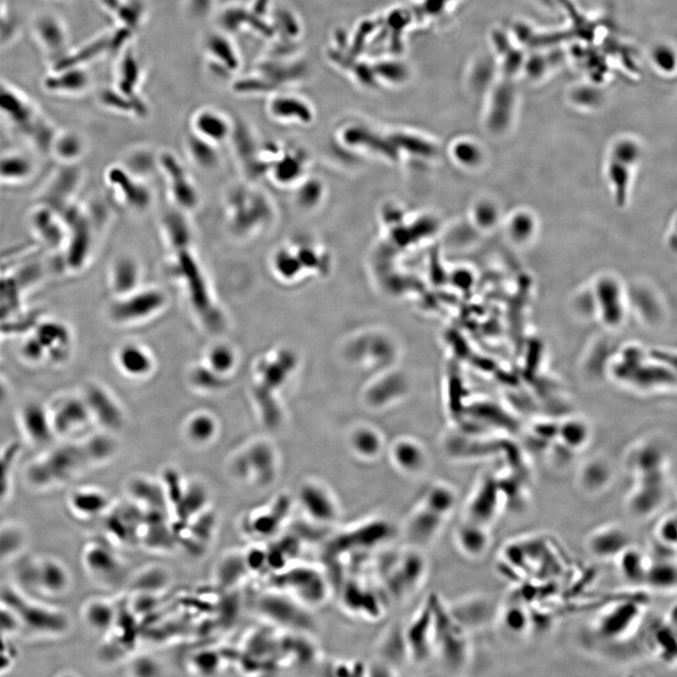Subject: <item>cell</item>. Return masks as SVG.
I'll use <instances>...</instances> for the list:
<instances>
[{"instance_id": "obj_2", "label": "cell", "mask_w": 677, "mask_h": 677, "mask_svg": "<svg viewBox=\"0 0 677 677\" xmlns=\"http://www.w3.org/2000/svg\"><path fill=\"white\" fill-rule=\"evenodd\" d=\"M92 466L81 441L69 440L62 444H52L33 459L26 468L25 480L31 489L46 491L62 487Z\"/></svg>"}, {"instance_id": "obj_46", "label": "cell", "mask_w": 677, "mask_h": 677, "mask_svg": "<svg viewBox=\"0 0 677 677\" xmlns=\"http://www.w3.org/2000/svg\"><path fill=\"white\" fill-rule=\"evenodd\" d=\"M55 151L60 159L74 161L83 153V142L75 134H62L55 143Z\"/></svg>"}, {"instance_id": "obj_16", "label": "cell", "mask_w": 677, "mask_h": 677, "mask_svg": "<svg viewBox=\"0 0 677 677\" xmlns=\"http://www.w3.org/2000/svg\"><path fill=\"white\" fill-rule=\"evenodd\" d=\"M632 544L626 529L618 524H607L590 533L586 540L587 550L603 561H615L618 555Z\"/></svg>"}, {"instance_id": "obj_1", "label": "cell", "mask_w": 677, "mask_h": 677, "mask_svg": "<svg viewBox=\"0 0 677 677\" xmlns=\"http://www.w3.org/2000/svg\"><path fill=\"white\" fill-rule=\"evenodd\" d=\"M0 604L12 616L17 631L38 638H59L70 629V619L54 604L30 596L13 583L0 591Z\"/></svg>"}, {"instance_id": "obj_52", "label": "cell", "mask_w": 677, "mask_h": 677, "mask_svg": "<svg viewBox=\"0 0 677 677\" xmlns=\"http://www.w3.org/2000/svg\"><path fill=\"white\" fill-rule=\"evenodd\" d=\"M476 218L483 227L491 228L498 222L499 213L494 203L483 202L477 208Z\"/></svg>"}, {"instance_id": "obj_11", "label": "cell", "mask_w": 677, "mask_h": 677, "mask_svg": "<svg viewBox=\"0 0 677 677\" xmlns=\"http://www.w3.org/2000/svg\"><path fill=\"white\" fill-rule=\"evenodd\" d=\"M17 420L26 440L33 446L47 448L58 440L47 404L39 401L24 403L17 414Z\"/></svg>"}, {"instance_id": "obj_48", "label": "cell", "mask_w": 677, "mask_h": 677, "mask_svg": "<svg viewBox=\"0 0 677 677\" xmlns=\"http://www.w3.org/2000/svg\"><path fill=\"white\" fill-rule=\"evenodd\" d=\"M165 574H168V573L164 568L159 566L148 567L140 573V575L137 576L135 582V585L140 588L141 591H150L153 594L154 591H158V590L160 591L161 589L167 585L166 582L154 580Z\"/></svg>"}, {"instance_id": "obj_36", "label": "cell", "mask_w": 677, "mask_h": 677, "mask_svg": "<svg viewBox=\"0 0 677 677\" xmlns=\"http://www.w3.org/2000/svg\"><path fill=\"white\" fill-rule=\"evenodd\" d=\"M33 172V165L27 156L10 153L0 156V180L5 182H22Z\"/></svg>"}, {"instance_id": "obj_25", "label": "cell", "mask_w": 677, "mask_h": 677, "mask_svg": "<svg viewBox=\"0 0 677 677\" xmlns=\"http://www.w3.org/2000/svg\"><path fill=\"white\" fill-rule=\"evenodd\" d=\"M88 75L78 66L62 67L45 81L48 91L62 95L80 94L88 87Z\"/></svg>"}, {"instance_id": "obj_35", "label": "cell", "mask_w": 677, "mask_h": 677, "mask_svg": "<svg viewBox=\"0 0 677 677\" xmlns=\"http://www.w3.org/2000/svg\"><path fill=\"white\" fill-rule=\"evenodd\" d=\"M138 280V268L133 260L121 258L115 262L111 270V287L118 297L134 291Z\"/></svg>"}, {"instance_id": "obj_7", "label": "cell", "mask_w": 677, "mask_h": 677, "mask_svg": "<svg viewBox=\"0 0 677 677\" xmlns=\"http://www.w3.org/2000/svg\"><path fill=\"white\" fill-rule=\"evenodd\" d=\"M298 501L307 519L318 526H333L341 517L342 508L337 496L318 480H308L301 485Z\"/></svg>"}, {"instance_id": "obj_30", "label": "cell", "mask_w": 677, "mask_h": 677, "mask_svg": "<svg viewBox=\"0 0 677 677\" xmlns=\"http://www.w3.org/2000/svg\"><path fill=\"white\" fill-rule=\"evenodd\" d=\"M419 502L431 511L448 519L457 508L458 495L450 485L439 483L432 485Z\"/></svg>"}, {"instance_id": "obj_5", "label": "cell", "mask_w": 677, "mask_h": 677, "mask_svg": "<svg viewBox=\"0 0 677 677\" xmlns=\"http://www.w3.org/2000/svg\"><path fill=\"white\" fill-rule=\"evenodd\" d=\"M280 591L312 609L325 603L329 586L324 573L309 565L293 566L280 572Z\"/></svg>"}, {"instance_id": "obj_15", "label": "cell", "mask_w": 677, "mask_h": 677, "mask_svg": "<svg viewBox=\"0 0 677 677\" xmlns=\"http://www.w3.org/2000/svg\"><path fill=\"white\" fill-rule=\"evenodd\" d=\"M164 303V297L159 291L149 290L129 293L110 307V316L118 323H128L144 319L153 314Z\"/></svg>"}, {"instance_id": "obj_45", "label": "cell", "mask_w": 677, "mask_h": 677, "mask_svg": "<svg viewBox=\"0 0 677 677\" xmlns=\"http://www.w3.org/2000/svg\"><path fill=\"white\" fill-rule=\"evenodd\" d=\"M641 150L640 144L632 138H622L618 141L611 153V158L634 169L640 161Z\"/></svg>"}, {"instance_id": "obj_31", "label": "cell", "mask_w": 677, "mask_h": 677, "mask_svg": "<svg viewBox=\"0 0 677 677\" xmlns=\"http://www.w3.org/2000/svg\"><path fill=\"white\" fill-rule=\"evenodd\" d=\"M194 128L203 140L212 144L225 140L230 133L227 119L216 111L199 112L194 119Z\"/></svg>"}, {"instance_id": "obj_34", "label": "cell", "mask_w": 677, "mask_h": 677, "mask_svg": "<svg viewBox=\"0 0 677 677\" xmlns=\"http://www.w3.org/2000/svg\"><path fill=\"white\" fill-rule=\"evenodd\" d=\"M632 167L610 158L607 175L613 187L615 202L618 206H623L627 203L632 181Z\"/></svg>"}, {"instance_id": "obj_21", "label": "cell", "mask_w": 677, "mask_h": 677, "mask_svg": "<svg viewBox=\"0 0 677 677\" xmlns=\"http://www.w3.org/2000/svg\"><path fill=\"white\" fill-rule=\"evenodd\" d=\"M499 503V493L493 484L481 485L467 501L464 519L491 526L500 508Z\"/></svg>"}, {"instance_id": "obj_41", "label": "cell", "mask_w": 677, "mask_h": 677, "mask_svg": "<svg viewBox=\"0 0 677 677\" xmlns=\"http://www.w3.org/2000/svg\"><path fill=\"white\" fill-rule=\"evenodd\" d=\"M171 169L169 172L172 179L173 194L184 207L194 206L196 199L195 190L190 186L183 169L177 165L175 160H173Z\"/></svg>"}, {"instance_id": "obj_39", "label": "cell", "mask_w": 677, "mask_h": 677, "mask_svg": "<svg viewBox=\"0 0 677 677\" xmlns=\"http://www.w3.org/2000/svg\"><path fill=\"white\" fill-rule=\"evenodd\" d=\"M394 463L398 470L408 475H419L424 471L425 459L418 449L409 447L398 448L394 454Z\"/></svg>"}, {"instance_id": "obj_38", "label": "cell", "mask_w": 677, "mask_h": 677, "mask_svg": "<svg viewBox=\"0 0 677 677\" xmlns=\"http://www.w3.org/2000/svg\"><path fill=\"white\" fill-rule=\"evenodd\" d=\"M80 441L93 466L105 462L113 455L114 442L103 433H96Z\"/></svg>"}, {"instance_id": "obj_33", "label": "cell", "mask_w": 677, "mask_h": 677, "mask_svg": "<svg viewBox=\"0 0 677 677\" xmlns=\"http://www.w3.org/2000/svg\"><path fill=\"white\" fill-rule=\"evenodd\" d=\"M32 113L29 102L9 87L0 85V114L13 124H23Z\"/></svg>"}, {"instance_id": "obj_50", "label": "cell", "mask_w": 677, "mask_h": 677, "mask_svg": "<svg viewBox=\"0 0 677 677\" xmlns=\"http://www.w3.org/2000/svg\"><path fill=\"white\" fill-rule=\"evenodd\" d=\"M572 99L577 105L584 108H595L599 106L602 101V95L599 91L592 88V87H578L572 93Z\"/></svg>"}, {"instance_id": "obj_51", "label": "cell", "mask_w": 677, "mask_h": 677, "mask_svg": "<svg viewBox=\"0 0 677 677\" xmlns=\"http://www.w3.org/2000/svg\"><path fill=\"white\" fill-rule=\"evenodd\" d=\"M211 367L218 372H227L234 366V355L226 347H217L211 354Z\"/></svg>"}, {"instance_id": "obj_12", "label": "cell", "mask_w": 677, "mask_h": 677, "mask_svg": "<svg viewBox=\"0 0 677 677\" xmlns=\"http://www.w3.org/2000/svg\"><path fill=\"white\" fill-rule=\"evenodd\" d=\"M94 423L105 430L118 429L123 424V411L114 396L97 382L90 381L79 390Z\"/></svg>"}, {"instance_id": "obj_20", "label": "cell", "mask_w": 677, "mask_h": 677, "mask_svg": "<svg viewBox=\"0 0 677 677\" xmlns=\"http://www.w3.org/2000/svg\"><path fill=\"white\" fill-rule=\"evenodd\" d=\"M458 551L468 559H479L487 553L491 543L490 526L463 519L454 534Z\"/></svg>"}, {"instance_id": "obj_47", "label": "cell", "mask_w": 677, "mask_h": 677, "mask_svg": "<svg viewBox=\"0 0 677 677\" xmlns=\"http://www.w3.org/2000/svg\"><path fill=\"white\" fill-rule=\"evenodd\" d=\"M501 623L510 633L522 634L527 630L529 618L522 607L509 606L502 612Z\"/></svg>"}, {"instance_id": "obj_28", "label": "cell", "mask_w": 677, "mask_h": 677, "mask_svg": "<svg viewBox=\"0 0 677 677\" xmlns=\"http://www.w3.org/2000/svg\"><path fill=\"white\" fill-rule=\"evenodd\" d=\"M116 362L124 374L137 377L146 375L152 368L149 354L140 345L128 343L120 347Z\"/></svg>"}, {"instance_id": "obj_55", "label": "cell", "mask_w": 677, "mask_h": 677, "mask_svg": "<svg viewBox=\"0 0 677 677\" xmlns=\"http://www.w3.org/2000/svg\"><path fill=\"white\" fill-rule=\"evenodd\" d=\"M9 387L6 381L0 376V407L4 406L9 400Z\"/></svg>"}, {"instance_id": "obj_18", "label": "cell", "mask_w": 677, "mask_h": 677, "mask_svg": "<svg viewBox=\"0 0 677 677\" xmlns=\"http://www.w3.org/2000/svg\"><path fill=\"white\" fill-rule=\"evenodd\" d=\"M664 479H640L627 499V509L635 517L654 515L664 505Z\"/></svg>"}, {"instance_id": "obj_49", "label": "cell", "mask_w": 677, "mask_h": 677, "mask_svg": "<svg viewBox=\"0 0 677 677\" xmlns=\"http://www.w3.org/2000/svg\"><path fill=\"white\" fill-rule=\"evenodd\" d=\"M215 431L213 420L207 416H199L189 425L190 436L198 442L210 440Z\"/></svg>"}, {"instance_id": "obj_24", "label": "cell", "mask_w": 677, "mask_h": 677, "mask_svg": "<svg viewBox=\"0 0 677 677\" xmlns=\"http://www.w3.org/2000/svg\"><path fill=\"white\" fill-rule=\"evenodd\" d=\"M676 579L674 557L656 555L655 558L649 557L644 584L656 591L672 592L675 591Z\"/></svg>"}, {"instance_id": "obj_19", "label": "cell", "mask_w": 677, "mask_h": 677, "mask_svg": "<svg viewBox=\"0 0 677 677\" xmlns=\"http://www.w3.org/2000/svg\"><path fill=\"white\" fill-rule=\"evenodd\" d=\"M111 508L108 494L95 487H80L67 498V509L81 522L92 520L103 515Z\"/></svg>"}, {"instance_id": "obj_23", "label": "cell", "mask_w": 677, "mask_h": 677, "mask_svg": "<svg viewBox=\"0 0 677 677\" xmlns=\"http://www.w3.org/2000/svg\"><path fill=\"white\" fill-rule=\"evenodd\" d=\"M34 36L40 45L48 52L61 54L67 45V32L57 17L52 14H39L33 21Z\"/></svg>"}, {"instance_id": "obj_14", "label": "cell", "mask_w": 677, "mask_h": 677, "mask_svg": "<svg viewBox=\"0 0 677 677\" xmlns=\"http://www.w3.org/2000/svg\"><path fill=\"white\" fill-rule=\"evenodd\" d=\"M433 607L430 597L405 632L408 657L414 663L423 664L433 656Z\"/></svg>"}, {"instance_id": "obj_54", "label": "cell", "mask_w": 677, "mask_h": 677, "mask_svg": "<svg viewBox=\"0 0 677 677\" xmlns=\"http://www.w3.org/2000/svg\"><path fill=\"white\" fill-rule=\"evenodd\" d=\"M462 160L467 164H476L481 160L480 150L472 144H466L461 148Z\"/></svg>"}, {"instance_id": "obj_53", "label": "cell", "mask_w": 677, "mask_h": 677, "mask_svg": "<svg viewBox=\"0 0 677 677\" xmlns=\"http://www.w3.org/2000/svg\"><path fill=\"white\" fill-rule=\"evenodd\" d=\"M524 71L532 79H540L548 71L547 60L540 55L532 56L526 60Z\"/></svg>"}, {"instance_id": "obj_6", "label": "cell", "mask_w": 677, "mask_h": 677, "mask_svg": "<svg viewBox=\"0 0 677 677\" xmlns=\"http://www.w3.org/2000/svg\"><path fill=\"white\" fill-rule=\"evenodd\" d=\"M47 408L57 439L71 440L94 424L79 391L57 395Z\"/></svg>"}, {"instance_id": "obj_3", "label": "cell", "mask_w": 677, "mask_h": 677, "mask_svg": "<svg viewBox=\"0 0 677 677\" xmlns=\"http://www.w3.org/2000/svg\"><path fill=\"white\" fill-rule=\"evenodd\" d=\"M13 584L25 593L52 601L67 595L73 585L71 570L60 558L29 554L15 558Z\"/></svg>"}, {"instance_id": "obj_32", "label": "cell", "mask_w": 677, "mask_h": 677, "mask_svg": "<svg viewBox=\"0 0 677 677\" xmlns=\"http://www.w3.org/2000/svg\"><path fill=\"white\" fill-rule=\"evenodd\" d=\"M245 554L228 552L218 562L215 570V578L219 584L224 587H231L239 583L247 574Z\"/></svg>"}, {"instance_id": "obj_29", "label": "cell", "mask_w": 677, "mask_h": 677, "mask_svg": "<svg viewBox=\"0 0 677 677\" xmlns=\"http://www.w3.org/2000/svg\"><path fill=\"white\" fill-rule=\"evenodd\" d=\"M516 106V96L513 89L505 85L502 87L492 101V109L490 117L491 128L496 133L507 131L513 120Z\"/></svg>"}, {"instance_id": "obj_43", "label": "cell", "mask_w": 677, "mask_h": 677, "mask_svg": "<svg viewBox=\"0 0 677 677\" xmlns=\"http://www.w3.org/2000/svg\"><path fill=\"white\" fill-rule=\"evenodd\" d=\"M654 537L656 547L675 551L676 516L674 513L665 515L659 520L654 530Z\"/></svg>"}, {"instance_id": "obj_44", "label": "cell", "mask_w": 677, "mask_h": 677, "mask_svg": "<svg viewBox=\"0 0 677 677\" xmlns=\"http://www.w3.org/2000/svg\"><path fill=\"white\" fill-rule=\"evenodd\" d=\"M650 59L658 72L671 75L675 71L676 54L671 45L666 43L655 45L650 51Z\"/></svg>"}, {"instance_id": "obj_22", "label": "cell", "mask_w": 677, "mask_h": 677, "mask_svg": "<svg viewBox=\"0 0 677 677\" xmlns=\"http://www.w3.org/2000/svg\"><path fill=\"white\" fill-rule=\"evenodd\" d=\"M81 617L93 631L106 634L114 627L117 609L108 599L93 598L82 605Z\"/></svg>"}, {"instance_id": "obj_27", "label": "cell", "mask_w": 677, "mask_h": 677, "mask_svg": "<svg viewBox=\"0 0 677 677\" xmlns=\"http://www.w3.org/2000/svg\"><path fill=\"white\" fill-rule=\"evenodd\" d=\"M596 300L607 320H619L623 312V293L619 284L612 277H603L596 289Z\"/></svg>"}, {"instance_id": "obj_10", "label": "cell", "mask_w": 677, "mask_h": 677, "mask_svg": "<svg viewBox=\"0 0 677 677\" xmlns=\"http://www.w3.org/2000/svg\"><path fill=\"white\" fill-rule=\"evenodd\" d=\"M31 335L41 347L45 363L60 366L70 359L74 351V335L66 324L46 320L39 324Z\"/></svg>"}, {"instance_id": "obj_37", "label": "cell", "mask_w": 677, "mask_h": 677, "mask_svg": "<svg viewBox=\"0 0 677 677\" xmlns=\"http://www.w3.org/2000/svg\"><path fill=\"white\" fill-rule=\"evenodd\" d=\"M110 180L111 183L120 185V188L118 189L132 206L144 207L147 204L149 198L143 187L134 183L123 169H112Z\"/></svg>"}, {"instance_id": "obj_40", "label": "cell", "mask_w": 677, "mask_h": 677, "mask_svg": "<svg viewBox=\"0 0 677 677\" xmlns=\"http://www.w3.org/2000/svg\"><path fill=\"white\" fill-rule=\"evenodd\" d=\"M23 544L24 535L20 527L0 524V558H16Z\"/></svg>"}, {"instance_id": "obj_8", "label": "cell", "mask_w": 677, "mask_h": 677, "mask_svg": "<svg viewBox=\"0 0 677 677\" xmlns=\"http://www.w3.org/2000/svg\"><path fill=\"white\" fill-rule=\"evenodd\" d=\"M259 612L277 626L300 633L310 632L316 624L309 607L280 590L259 600Z\"/></svg>"}, {"instance_id": "obj_4", "label": "cell", "mask_w": 677, "mask_h": 677, "mask_svg": "<svg viewBox=\"0 0 677 677\" xmlns=\"http://www.w3.org/2000/svg\"><path fill=\"white\" fill-rule=\"evenodd\" d=\"M433 607V656L448 670H458L468 655L467 632L451 616L447 604L431 596Z\"/></svg>"}, {"instance_id": "obj_42", "label": "cell", "mask_w": 677, "mask_h": 677, "mask_svg": "<svg viewBox=\"0 0 677 677\" xmlns=\"http://www.w3.org/2000/svg\"><path fill=\"white\" fill-rule=\"evenodd\" d=\"M536 223L533 216L526 211L515 214L509 220L508 233L511 238L522 244L526 243L534 235Z\"/></svg>"}, {"instance_id": "obj_13", "label": "cell", "mask_w": 677, "mask_h": 677, "mask_svg": "<svg viewBox=\"0 0 677 677\" xmlns=\"http://www.w3.org/2000/svg\"><path fill=\"white\" fill-rule=\"evenodd\" d=\"M447 520L418 502L408 516L403 528L407 542L420 549L432 545L438 540Z\"/></svg>"}, {"instance_id": "obj_17", "label": "cell", "mask_w": 677, "mask_h": 677, "mask_svg": "<svg viewBox=\"0 0 677 677\" xmlns=\"http://www.w3.org/2000/svg\"><path fill=\"white\" fill-rule=\"evenodd\" d=\"M640 617V609L633 603L623 602L605 610L596 623L597 634L607 640L626 635Z\"/></svg>"}, {"instance_id": "obj_9", "label": "cell", "mask_w": 677, "mask_h": 677, "mask_svg": "<svg viewBox=\"0 0 677 677\" xmlns=\"http://www.w3.org/2000/svg\"><path fill=\"white\" fill-rule=\"evenodd\" d=\"M81 563L87 574L99 586L115 588L127 576V566L116 552L97 541L85 545Z\"/></svg>"}, {"instance_id": "obj_26", "label": "cell", "mask_w": 677, "mask_h": 677, "mask_svg": "<svg viewBox=\"0 0 677 677\" xmlns=\"http://www.w3.org/2000/svg\"><path fill=\"white\" fill-rule=\"evenodd\" d=\"M621 576L633 584H644L649 557L632 544L615 560Z\"/></svg>"}]
</instances>
